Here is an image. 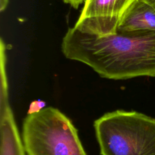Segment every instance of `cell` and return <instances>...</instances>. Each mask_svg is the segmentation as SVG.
Listing matches in <instances>:
<instances>
[{"label":"cell","instance_id":"1","mask_svg":"<svg viewBox=\"0 0 155 155\" xmlns=\"http://www.w3.org/2000/svg\"><path fill=\"white\" fill-rule=\"evenodd\" d=\"M61 50L65 58L87 65L102 78L155 77V30L97 36L70 27Z\"/></svg>","mask_w":155,"mask_h":155},{"label":"cell","instance_id":"5","mask_svg":"<svg viewBox=\"0 0 155 155\" xmlns=\"http://www.w3.org/2000/svg\"><path fill=\"white\" fill-rule=\"evenodd\" d=\"M1 155H25V149L8 101V81L1 82Z\"/></svg>","mask_w":155,"mask_h":155},{"label":"cell","instance_id":"6","mask_svg":"<svg viewBox=\"0 0 155 155\" xmlns=\"http://www.w3.org/2000/svg\"><path fill=\"white\" fill-rule=\"evenodd\" d=\"M155 30V10L142 0H134L123 15L117 31Z\"/></svg>","mask_w":155,"mask_h":155},{"label":"cell","instance_id":"9","mask_svg":"<svg viewBox=\"0 0 155 155\" xmlns=\"http://www.w3.org/2000/svg\"><path fill=\"white\" fill-rule=\"evenodd\" d=\"M8 3V0H0V10L3 12L7 7Z\"/></svg>","mask_w":155,"mask_h":155},{"label":"cell","instance_id":"7","mask_svg":"<svg viewBox=\"0 0 155 155\" xmlns=\"http://www.w3.org/2000/svg\"><path fill=\"white\" fill-rule=\"evenodd\" d=\"M44 105V102H41L39 101L34 102L31 104L30 108V110L28 111V113L39 111L40 110L43 108L42 107Z\"/></svg>","mask_w":155,"mask_h":155},{"label":"cell","instance_id":"2","mask_svg":"<svg viewBox=\"0 0 155 155\" xmlns=\"http://www.w3.org/2000/svg\"><path fill=\"white\" fill-rule=\"evenodd\" d=\"M94 127L101 155H155V118L116 110L96 120Z\"/></svg>","mask_w":155,"mask_h":155},{"label":"cell","instance_id":"8","mask_svg":"<svg viewBox=\"0 0 155 155\" xmlns=\"http://www.w3.org/2000/svg\"><path fill=\"white\" fill-rule=\"evenodd\" d=\"M64 2L66 4H70L71 7L73 8L77 9L79 6L82 3L83 1H85V0H63Z\"/></svg>","mask_w":155,"mask_h":155},{"label":"cell","instance_id":"3","mask_svg":"<svg viewBox=\"0 0 155 155\" xmlns=\"http://www.w3.org/2000/svg\"><path fill=\"white\" fill-rule=\"evenodd\" d=\"M22 136L27 155H86L71 120L52 107L28 113Z\"/></svg>","mask_w":155,"mask_h":155},{"label":"cell","instance_id":"10","mask_svg":"<svg viewBox=\"0 0 155 155\" xmlns=\"http://www.w3.org/2000/svg\"><path fill=\"white\" fill-rule=\"evenodd\" d=\"M151 5L155 10V0H142Z\"/></svg>","mask_w":155,"mask_h":155},{"label":"cell","instance_id":"4","mask_svg":"<svg viewBox=\"0 0 155 155\" xmlns=\"http://www.w3.org/2000/svg\"><path fill=\"white\" fill-rule=\"evenodd\" d=\"M133 1L85 0L74 27L97 36L116 33L123 15Z\"/></svg>","mask_w":155,"mask_h":155}]
</instances>
